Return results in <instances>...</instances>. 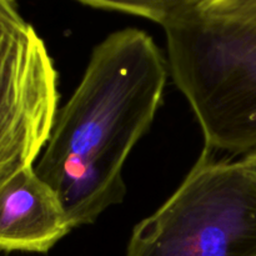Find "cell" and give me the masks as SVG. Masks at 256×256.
I'll list each match as a JSON object with an SVG mask.
<instances>
[{"label": "cell", "mask_w": 256, "mask_h": 256, "mask_svg": "<svg viewBox=\"0 0 256 256\" xmlns=\"http://www.w3.org/2000/svg\"><path fill=\"white\" fill-rule=\"evenodd\" d=\"M168 72V60L142 30L115 32L92 50L35 168L74 229L124 199L122 168L154 122Z\"/></svg>", "instance_id": "cell-1"}, {"label": "cell", "mask_w": 256, "mask_h": 256, "mask_svg": "<svg viewBox=\"0 0 256 256\" xmlns=\"http://www.w3.org/2000/svg\"><path fill=\"white\" fill-rule=\"evenodd\" d=\"M126 256H256V175L204 150L176 192L134 228Z\"/></svg>", "instance_id": "cell-2"}, {"label": "cell", "mask_w": 256, "mask_h": 256, "mask_svg": "<svg viewBox=\"0 0 256 256\" xmlns=\"http://www.w3.org/2000/svg\"><path fill=\"white\" fill-rule=\"evenodd\" d=\"M59 98L44 40L19 12H0V190L42 152Z\"/></svg>", "instance_id": "cell-3"}, {"label": "cell", "mask_w": 256, "mask_h": 256, "mask_svg": "<svg viewBox=\"0 0 256 256\" xmlns=\"http://www.w3.org/2000/svg\"><path fill=\"white\" fill-rule=\"evenodd\" d=\"M168 65L199 122L205 150L256 152V50L168 48Z\"/></svg>", "instance_id": "cell-4"}, {"label": "cell", "mask_w": 256, "mask_h": 256, "mask_svg": "<svg viewBox=\"0 0 256 256\" xmlns=\"http://www.w3.org/2000/svg\"><path fill=\"white\" fill-rule=\"evenodd\" d=\"M72 229L59 196L34 166L0 190V252L46 254Z\"/></svg>", "instance_id": "cell-5"}, {"label": "cell", "mask_w": 256, "mask_h": 256, "mask_svg": "<svg viewBox=\"0 0 256 256\" xmlns=\"http://www.w3.org/2000/svg\"><path fill=\"white\" fill-rule=\"evenodd\" d=\"M162 28L166 46L256 50V0H199Z\"/></svg>", "instance_id": "cell-6"}, {"label": "cell", "mask_w": 256, "mask_h": 256, "mask_svg": "<svg viewBox=\"0 0 256 256\" xmlns=\"http://www.w3.org/2000/svg\"><path fill=\"white\" fill-rule=\"evenodd\" d=\"M96 9L126 12L152 20L162 26L199 0H78Z\"/></svg>", "instance_id": "cell-7"}, {"label": "cell", "mask_w": 256, "mask_h": 256, "mask_svg": "<svg viewBox=\"0 0 256 256\" xmlns=\"http://www.w3.org/2000/svg\"><path fill=\"white\" fill-rule=\"evenodd\" d=\"M248 170H250L252 172H254L256 175V152H250V154L245 155L242 160H239Z\"/></svg>", "instance_id": "cell-8"}, {"label": "cell", "mask_w": 256, "mask_h": 256, "mask_svg": "<svg viewBox=\"0 0 256 256\" xmlns=\"http://www.w3.org/2000/svg\"><path fill=\"white\" fill-rule=\"evenodd\" d=\"M0 12H9V14H16V12H19L16 2L15 0H0Z\"/></svg>", "instance_id": "cell-9"}]
</instances>
